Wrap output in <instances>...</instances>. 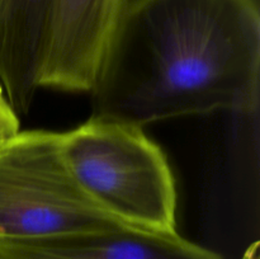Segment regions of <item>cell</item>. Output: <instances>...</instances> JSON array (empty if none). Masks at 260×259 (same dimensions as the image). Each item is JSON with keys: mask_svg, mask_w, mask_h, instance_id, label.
Listing matches in <instances>:
<instances>
[{"mask_svg": "<svg viewBox=\"0 0 260 259\" xmlns=\"http://www.w3.org/2000/svg\"><path fill=\"white\" fill-rule=\"evenodd\" d=\"M90 94L93 116L140 127L255 113L258 0H128Z\"/></svg>", "mask_w": 260, "mask_h": 259, "instance_id": "obj_1", "label": "cell"}, {"mask_svg": "<svg viewBox=\"0 0 260 259\" xmlns=\"http://www.w3.org/2000/svg\"><path fill=\"white\" fill-rule=\"evenodd\" d=\"M20 131L19 116L0 86V145Z\"/></svg>", "mask_w": 260, "mask_h": 259, "instance_id": "obj_7", "label": "cell"}, {"mask_svg": "<svg viewBox=\"0 0 260 259\" xmlns=\"http://www.w3.org/2000/svg\"><path fill=\"white\" fill-rule=\"evenodd\" d=\"M128 0H53L41 88L90 93Z\"/></svg>", "mask_w": 260, "mask_h": 259, "instance_id": "obj_4", "label": "cell"}, {"mask_svg": "<svg viewBox=\"0 0 260 259\" xmlns=\"http://www.w3.org/2000/svg\"><path fill=\"white\" fill-rule=\"evenodd\" d=\"M128 228L73 174L61 132L19 131L0 145V243Z\"/></svg>", "mask_w": 260, "mask_h": 259, "instance_id": "obj_3", "label": "cell"}, {"mask_svg": "<svg viewBox=\"0 0 260 259\" xmlns=\"http://www.w3.org/2000/svg\"><path fill=\"white\" fill-rule=\"evenodd\" d=\"M53 0H0V86L18 116L29 112Z\"/></svg>", "mask_w": 260, "mask_h": 259, "instance_id": "obj_6", "label": "cell"}, {"mask_svg": "<svg viewBox=\"0 0 260 259\" xmlns=\"http://www.w3.org/2000/svg\"><path fill=\"white\" fill-rule=\"evenodd\" d=\"M0 259H5V258H4V256H3V255H2V254H0Z\"/></svg>", "mask_w": 260, "mask_h": 259, "instance_id": "obj_9", "label": "cell"}, {"mask_svg": "<svg viewBox=\"0 0 260 259\" xmlns=\"http://www.w3.org/2000/svg\"><path fill=\"white\" fill-rule=\"evenodd\" d=\"M73 174L119 222L147 233L177 229V185L168 157L142 127L91 116L61 132Z\"/></svg>", "mask_w": 260, "mask_h": 259, "instance_id": "obj_2", "label": "cell"}, {"mask_svg": "<svg viewBox=\"0 0 260 259\" xmlns=\"http://www.w3.org/2000/svg\"><path fill=\"white\" fill-rule=\"evenodd\" d=\"M240 259H260L259 241H254L253 244H250Z\"/></svg>", "mask_w": 260, "mask_h": 259, "instance_id": "obj_8", "label": "cell"}, {"mask_svg": "<svg viewBox=\"0 0 260 259\" xmlns=\"http://www.w3.org/2000/svg\"><path fill=\"white\" fill-rule=\"evenodd\" d=\"M5 259H225L182 235L132 228L0 243Z\"/></svg>", "mask_w": 260, "mask_h": 259, "instance_id": "obj_5", "label": "cell"}]
</instances>
